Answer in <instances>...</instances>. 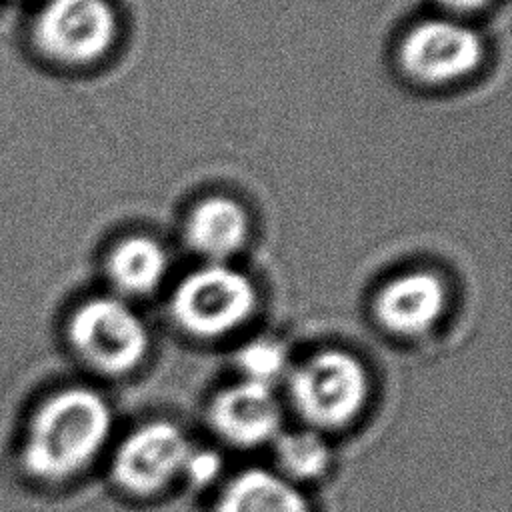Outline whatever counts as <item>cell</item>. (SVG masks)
<instances>
[{
  "label": "cell",
  "mask_w": 512,
  "mask_h": 512,
  "mask_svg": "<svg viewBox=\"0 0 512 512\" xmlns=\"http://www.w3.org/2000/svg\"><path fill=\"white\" fill-rule=\"evenodd\" d=\"M208 422L228 444L252 448L282 432V406L274 388L240 380L212 396Z\"/></svg>",
  "instance_id": "ba28073f"
},
{
  "label": "cell",
  "mask_w": 512,
  "mask_h": 512,
  "mask_svg": "<svg viewBox=\"0 0 512 512\" xmlns=\"http://www.w3.org/2000/svg\"><path fill=\"white\" fill-rule=\"evenodd\" d=\"M212 512H310L300 488L278 472L246 468L218 494Z\"/></svg>",
  "instance_id": "30bf717a"
},
{
  "label": "cell",
  "mask_w": 512,
  "mask_h": 512,
  "mask_svg": "<svg viewBox=\"0 0 512 512\" xmlns=\"http://www.w3.org/2000/svg\"><path fill=\"white\" fill-rule=\"evenodd\" d=\"M444 308V282L426 270L392 278L374 300L376 320L388 332L404 338L426 334L438 322Z\"/></svg>",
  "instance_id": "9c48e42d"
},
{
  "label": "cell",
  "mask_w": 512,
  "mask_h": 512,
  "mask_svg": "<svg viewBox=\"0 0 512 512\" xmlns=\"http://www.w3.org/2000/svg\"><path fill=\"white\" fill-rule=\"evenodd\" d=\"M220 472V458L214 452L192 448L182 476L188 478L194 486L210 484Z\"/></svg>",
  "instance_id": "9a60e30c"
},
{
  "label": "cell",
  "mask_w": 512,
  "mask_h": 512,
  "mask_svg": "<svg viewBox=\"0 0 512 512\" xmlns=\"http://www.w3.org/2000/svg\"><path fill=\"white\" fill-rule=\"evenodd\" d=\"M166 264V252L156 240L132 236L116 244L110 252L108 276L120 292L140 296L158 286Z\"/></svg>",
  "instance_id": "7c38bea8"
},
{
  "label": "cell",
  "mask_w": 512,
  "mask_h": 512,
  "mask_svg": "<svg viewBox=\"0 0 512 512\" xmlns=\"http://www.w3.org/2000/svg\"><path fill=\"white\" fill-rule=\"evenodd\" d=\"M240 380L274 388V384L288 374V352L272 338H256L246 342L234 356Z\"/></svg>",
  "instance_id": "5bb4252c"
},
{
  "label": "cell",
  "mask_w": 512,
  "mask_h": 512,
  "mask_svg": "<svg viewBox=\"0 0 512 512\" xmlns=\"http://www.w3.org/2000/svg\"><path fill=\"white\" fill-rule=\"evenodd\" d=\"M114 34L116 16L108 0H50L36 22L40 48L64 64L98 60Z\"/></svg>",
  "instance_id": "52a82bcc"
},
{
  "label": "cell",
  "mask_w": 512,
  "mask_h": 512,
  "mask_svg": "<svg viewBox=\"0 0 512 512\" xmlns=\"http://www.w3.org/2000/svg\"><path fill=\"white\" fill-rule=\"evenodd\" d=\"M438 2L452 12H472L482 8L488 0H438Z\"/></svg>",
  "instance_id": "2e32d148"
},
{
  "label": "cell",
  "mask_w": 512,
  "mask_h": 512,
  "mask_svg": "<svg viewBox=\"0 0 512 512\" xmlns=\"http://www.w3.org/2000/svg\"><path fill=\"white\" fill-rule=\"evenodd\" d=\"M274 456L280 472L290 482L320 478L330 466V446L322 432L314 428L280 432L274 440Z\"/></svg>",
  "instance_id": "4fadbf2b"
},
{
  "label": "cell",
  "mask_w": 512,
  "mask_h": 512,
  "mask_svg": "<svg viewBox=\"0 0 512 512\" xmlns=\"http://www.w3.org/2000/svg\"><path fill=\"white\" fill-rule=\"evenodd\" d=\"M254 306L256 290L246 274L224 264H208L178 284L170 308L188 334L216 338L242 326Z\"/></svg>",
  "instance_id": "277c9868"
},
{
  "label": "cell",
  "mask_w": 512,
  "mask_h": 512,
  "mask_svg": "<svg viewBox=\"0 0 512 512\" xmlns=\"http://www.w3.org/2000/svg\"><path fill=\"white\" fill-rule=\"evenodd\" d=\"M112 424L102 394L86 386L60 388L34 408L20 442V466L36 482H68L96 460Z\"/></svg>",
  "instance_id": "6da1fadb"
},
{
  "label": "cell",
  "mask_w": 512,
  "mask_h": 512,
  "mask_svg": "<svg viewBox=\"0 0 512 512\" xmlns=\"http://www.w3.org/2000/svg\"><path fill=\"white\" fill-rule=\"evenodd\" d=\"M248 236L246 210L232 198L210 196L202 200L186 222L188 244L212 260L238 252Z\"/></svg>",
  "instance_id": "8fae6325"
},
{
  "label": "cell",
  "mask_w": 512,
  "mask_h": 512,
  "mask_svg": "<svg viewBox=\"0 0 512 512\" xmlns=\"http://www.w3.org/2000/svg\"><path fill=\"white\" fill-rule=\"evenodd\" d=\"M68 340L84 364L110 376L132 372L148 352L144 322L112 296L82 302L70 316Z\"/></svg>",
  "instance_id": "3957f363"
},
{
  "label": "cell",
  "mask_w": 512,
  "mask_h": 512,
  "mask_svg": "<svg viewBox=\"0 0 512 512\" xmlns=\"http://www.w3.org/2000/svg\"><path fill=\"white\" fill-rule=\"evenodd\" d=\"M192 448L174 422H146L118 444L112 478L118 488L132 496H154L182 476Z\"/></svg>",
  "instance_id": "5b68a950"
},
{
  "label": "cell",
  "mask_w": 512,
  "mask_h": 512,
  "mask_svg": "<svg viewBox=\"0 0 512 512\" xmlns=\"http://www.w3.org/2000/svg\"><path fill=\"white\" fill-rule=\"evenodd\" d=\"M370 382L364 364L344 350H322L288 370L294 410L314 430L350 424L366 406Z\"/></svg>",
  "instance_id": "7a4b0ae2"
},
{
  "label": "cell",
  "mask_w": 512,
  "mask_h": 512,
  "mask_svg": "<svg viewBox=\"0 0 512 512\" xmlns=\"http://www.w3.org/2000/svg\"><path fill=\"white\" fill-rule=\"evenodd\" d=\"M482 52V40L470 26L432 18L418 22L402 38L400 64L416 82L446 84L476 70Z\"/></svg>",
  "instance_id": "8992f818"
}]
</instances>
